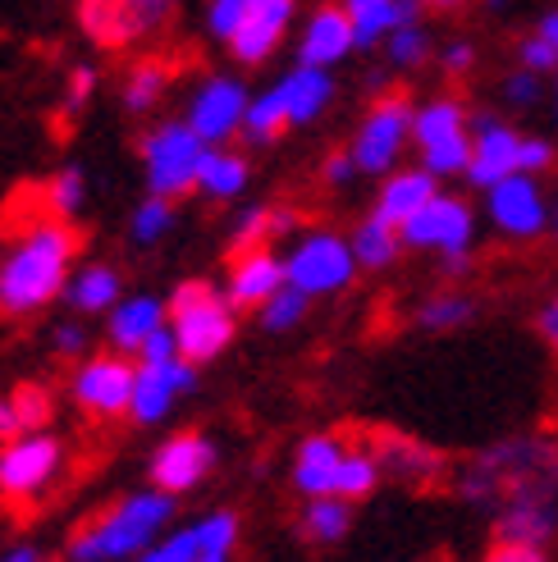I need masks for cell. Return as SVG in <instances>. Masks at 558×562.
Masks as SVG:
<instances>
[{"mask_svg":"<svg viewBox=\"0 0 558 562\" xmlns=\"http://www.w3.org/2000/svg\"><path fill=\"white\" fill-rule=\"evenodd\" d=\"M247 188H253V160H247L234 143L225 147H211L202 160V175H198V196L215 206H238Z\"/></svg>","mask_w":558,"mask_h":562,"instance_id":"30","label":"cell"},{"mask_svg":"<svg viewBox=\"0 0 558 562\" xmlns=\"http://www.w3.org/2000/svg\"><path fill=\"white\" fill-rule=\"evenodd\" d=\"M416 5H422V14H462L477 5V0H416Z\"/></svg>","mask_w":558,"mask_h":562,"instance_id":"50","label":"cell"},{"mask_svg":"<svg viewBox=\"0 0 558 562\" xmlns=\"http://www.w3.org/2000/svg\"><path fill=\"white\" fill-rule=\"evenodd\" d=\"M477 562H549V549H536V544H513V540H494Z\"/></svg>","mask_w":558,"mask_h":562,"instance_id":"47","label":"cell"},{"mask_svg":"<svg viewBox=\"0 0 558 562\" xmlns=\"http://www.w3.org/2000/svg\"><path fill=\"white\" fill-rule=\"evenodd\" d=\"M439 192V179L431 170H422V165H399V170H389L376 179V196H371V211L389 224H403L422 211L431 196Z\"/></svg>","mask_w":558,"mask_h":562,"instance_id":"26","label":"cell"},{"mask_svg":"<svg viewBox=\"0 0 558 562\" xmlns=\"http://www.w3.org/2000/svg\"><path fill=\"white\" fill-rule=\"evenodd\" d=\"M289 133V115L284 105H279L275 88H261L253 92V101H247V115H243V147H275L279 137Z\"/></svg>","mask_w":558,"mask_h":562,"instance_id":"38","label":"cell"},{"mask_svg":"<svg viewBox=\"0 0 558 562\" xmlns=\"http://www.w3.org/2000/svg\"><path fill=\"white\" fill-rule=\"evenodd\" d=\"M82 238L74 220L33 211L0 234V321H33L65 297Z\"/></svg>","mask_w":558,"mask_h":562,"instance_id":"2","label":"cell"},{"mask_svg":"<svg viewBox=\"0 0 558 562\" xmlns=\"http://www.w3.org/2000/svg\"><path fill=\"white\" fill-rule=\"evenodd\" d=\"M499 97H504L509 110L526 115V110H536V105L549 97V78H540V74H532V69L513 65V69L504 74V82H499Z\"/></svg>","mask_w":558,"mask_h":562,"instance_id":"42","label":"cell"},{"mask_svg":"<svg viewBox=\"0 0 558 562\" xmlns=\"http://www.w3.org/2000/svg\"><path fill=\"white\" fill-rule=\"evenodd\" d=\"M353 179H361V175H357V165H353L348 147H339V151H330V156L321 160V183H325V188H348Z\"/></svg>","mask_w":558,"mask_h":562,"instance_id":"48","label":"cell"},{"mask_svg":"<svg viewBox=\"0 0 558 562\" xmlns=\"http://www.w3.org/2000/svg\"><path fill=\"white\" fill-rule=\"evenodd\" d=\"M449 490L481 513L494 540L554 549L558 540V430H513L454 462Z\"/></svg>","mask_w":558,"mask_h":562,"instance_id":"1","label":"cell"},{"mask_svg":"<svg viewBox=\"0 0 558 562\" xmlns=\"http://www.w3.org/2000/svg\"><path fill=\"white\" fill-rule=\"evenodd\" d=\"M51 348L55 357H65V361H78V357H88V321L74 316V321H60L51 334Z\"/></svg>","mask_w":558,"mask_h":562,"instance_id":"46","label":"cell"},{"mask_svg":"<svg viewBox=\"0 0 558 562\" xmlns=\"http://www.w3.org/2000/svg\"><path fill=\"white\" fill-rule=\"evenodd\" d=\"M42 562H60V558H42Z\"/></svg>","mask_w":558,"mask_h":562,"instance_id":"55","label":"cell"},{"mask_svg":"<svg viewBox=\"0 0 558 562\" xmlns=\"http://www.w3.org/2000/svg\"><path fill=\"white\" fill-rule=\"evenodd\" d=\"M517 151H522V128H513V120L504 115H477L471 120V156L462 179L486 192L499 179L517 175Z\"/></svg>","mask_w":558,"mask_h":562,"instance_id":"20","label":"cell"},{"mask_svg":"<svg viewBox=\"0 0 558 562\" xmlns=\"http://www.w3.org/2000/svg\"><path fill=\"white\" fill-rule=\"evenodd\" d=\"M69 448L55 430H33L0 443V503L5 508H37L65 481Z\"/></svg>","mask_w":558,"mask_h":562,"instance_id":"7","label":"cell"},{"mask_svg":"<svg viewBox=\"0 0 558 562\" xmlns=\"http://www.w3.org/2000/svg\"><path fill=\"white\" fill-rule=\"evenodd\" d=\"M348 435L339 430H312L293 443V458H289V485L298 498H316V494H334L339 485V467L348 453Z\"/></svg>","mask_w":558,"mask_h":562,"instance_id":"22","label":"cell"},{"mask_svg":"<svg viewBox=\"0 0 558 562\" xmlns=\"http://www.w3.org/2000/svg\"><path fill=\"white\" fill-rule=\"evenodd\" d=\"M46 553L37 549V544H14V549H5L0 553V562H42Z\"/></svg>","mask_w":558,"mask_h":562,"instance_id":"52","label":"cell"},{"mask_svg":"<svg viewBox=\"0 0 558 562\" xmlns=\"http://www.w3.org/2000/svg\"><path fill=\"white\" fill-rule=\"evenodd\" d=\"M306 312H312V297L306 293H298L293 284H284L279 289L261 312H257V325L266 329V334H293L302 321H306Z\"/></svg>","mask_w":558,"mask_h":562,"instance_id":"41","label":"cell"},{"mask_svg":"<svg viewBox=\"0 0 558 562\" xmlns=\"http://www.w3.org/2000/svg\"><path fill=\"white\" fill-rule=\"evenodd\" d=\"M207 143L188 128V120H156L143 128L137 137V165H143V183L156 196H179L198 192V175H202V160H207Z\"/></svg>","mask_w":558,"mask_h":562,"instance_id":"8","label":"cell"},{"mask_svg":"<svg viewBox=\"0 0 558 562\" xmlns=\"http://www.w3.org/2000/svg\"><path fill=\"white\" fill-rule=\"evenodd\" d=\"M353 50H357L353 14L339 5V0H321V5L306 14L302 27H298V60L334 69V65H344Z\"/></svg>","mask_w":558,"mask_h":562,"instance_id":"23","label":"cell"},{"mask_svg":"<svg viewBox=\"0 0 558 562\" xmlns=\"http://www.w3.org/2000/svg\"><path fill=\"white\" fill-rule=\"evenodd\" d=\"M215 467H220V443L207 430H175V435H165L152 448L147 485L183 498L192 490H202L211 475H215Z\"/></svg>","mask_w":558,"mask_h":562,"instance_id":"17","label":"cell"},{"mask_svg":"<svg viewBox=\"0 0 558 562\" xmlns=\"http://www.w3.org/2000/svg\"><path fill=\"white\" fill-rule=\"evenodd\" d=\"M481 316V297L467 284H439L412 306V325L422 334H458Z\"/></svg>","mask_w":558,"mask_h":562,"instance_id":"31","label":"cell"},{"mask_svg":"<svg viewBox=\"0 0 558 562\" xmlns=\"http://www.w3.org/2000/svg\"><path fill=\"white\" fill-rule=\"evenodd\" d=\"M558 165V147L549 143V137H540V133H522V151H517V170L522 175H536V179H545L549 170Z\"/></svg>","mask_w":558,"mask_h":562,"instance_id":"45","label":"cell"},{"mask_svg":"<svg viewBox=\"0 0 558 562\" xmlns=\"http://www.w3.org/2000/svg\"><path fill=\"white\" fill-rule=\"evenodd\" d=\"M357 261H353V247L348 234L339 229H325V224H312V229H298L284 247V279L306 293L312 302L321 297H339L353 289L357 279Z\"/></svg>","mask_w":558,"mask_h":562,"instance_id":"10","label":"cell"},{"mask_svg":"<svg viewBox=\"0 0 558 562\" xmlns=\"http://www.w3.org/2000/svg\"><path fill=\"white\" fill-rule=\"evenodd\" d=\"M101 321H105V348L137 357L156 329L170 325V306H165V297H156V293H124Z\"/></svg>","mask_w":558,"mask_h":562,"instance_id":"25","label":"cell"},{"mask_svg":"<svg viewBox=\"0 0 558 562\" xmlns=\"http://www.w3.org/2000/svg\"><path fill=\"white\" fill-rule=\"evenodd\" d=\"M97 92H101V69L92 65V60H78L69 74H65V92H60V115L65 120H74V115H82L92 101H97Z\"/></svg>","mask_w":558,"mask_h":562,"instance_id":"43","label":"cell"},{"mask_svg":"<svg viewBox=\"0 0 558 562\" xmlns=\"http://www.w3.org/2000/svg\"><path fill=\"white\" fill-rule=\"evenodd\" d=\"M339 5L353 14V19H367L376 10H389V5H399V0H339Z\"/></svg>","mask_w":558,"mask_h":562,"instance_id":"51","label":"cell"},{"mask_svg":"<svg viewBox=\"0 0 558 562\" xmlns=\"http://www.w3.org/2000/svg\"><path fill=\"white\" fill-rule=\"evenodd\" d=\"M179 0H78L82 37L101 50H129L175 23Z\"/></svg>","mask_w":558,"mask_h":562,"instance_id":"11","label":"cell"},{"mask_svg":"<svg viewBox=\"0 0 558 562\" xmlns=\"http://www.w3.org/2000/svg\"><path fill=\"white\" fill-rule=\"evenodd\" d=\"M198 371L192 361L170 357V361H137V375H133V403H129V420L133 426H165L175 416V407L198 393Z\"/></svg>","mask_w":558,"mask_h":562,"instance_id":"19","label":"cell"},{"mask_svg":"<svg viewBox=\"0 0 558 562\" xmlns=\"http://www.w3.org/2000/svg\"><path fill=\"white\" fill-rule=\"evenodd\" d=\"M477 42H467V37H449V42H435V65H439V74L444 78H454V82H462V78H471L477 74Z\"/></svg>","mask_w":558,"mask_h":562,"instance_id":"44","label":"cell"},{"mask_svg":"<svg viewBox=\"0 0 558 562\" xmlns=\"http://www.w3.org/2000/svg\"><path fill=\"white\" fill-rule=\"evenodd\" d=\"M302 229V220L289 202H247L230 220V251L243 247H275Z\"/></svg>","mask_w":558,"mask_h":562,"instance_id":"28","label":"cell"},{"mask_svg":"<svg viewBox=\"0 0 558 562\" xmlns=\"http://www.w3.org/2000/svg\"><path fill=\"white\" fill-rule=\"evenodd\" d=\"M486 220L504 243H536L554 234V206L536 175H509L486 188Z\"/></svg>","mask_w":558,"mask_h":562,"instance_id":"15","label":"cell"},{"mask_svg":"<svg viewBox=\"0 0 558 562\" xmlns=\"http://www.w3.org/2000/svg\"><path fill=\"white\" fill-rule=\"evenodd\" d=\"M554 234H558V211H554Z\"/></svg>","mask_w":558,"mask_h":562,"instance_id":"54","label":"cell"},{"mask_svg":"<svg viewBox=\"0 0 558 562\" xmlns=\"http://www.w3.org/2000/svg\"><path fill=\"white\" fill-rule=\"evenodd\" d=\"M302 0H207V33L220 42L238 69L270 65L298 27Z\"/></svg>","mask_w":558,"mask_h":562,"instance_id":"4","label":"cell"},{"mask_svg":"<svg viewBox=\"0 0 558 562\" xmlns=\"http://www.w3.org/2000/svg\"><path fill=\"white\" fill-rule=\"evenodd\" d=\"M380 55H384V65L394 74H416V69H426L435 60V33L422 19H412V23L394 27V33L380 42Z\"/></svg>","mask_w":558,"mask_h":562,"instance_id":"35","label":"cell"},{"mask_svg":"<svg viewBox=\"0 0 558 562\" xmlns=\"http://www.w3.org/2000/svg\"><path fill=\"white\" fill-rule=\"evenodd\" d=\"M247 101H253V92H247V82L238 74H207L198 88L188 92L183 120L207 147H225L243 133Z\"/></svg>","mask_w":558,"mask_h":562,"instance_id":"18","label":"cell"},{"mask_svg":"<svg viewBox=\"0 0 558 562\" xmlns=\"http://www.w3.org/2000/svg\"><path fill=\"white\" fill-rule=\"evenodd\" d=\"M175 220H179V202L147 192L129 215V243L133 247H160L165 238L175 234Z\"/></svg>","mask_w":558,"mask_h":562,"instance_id":"39","label":"cell"},{"mask_svg":"<svg viewBox=\"0 0 558 562\" xmlns=\"http://www.w3.org/2000/svg\"><path fill=\"white\" fill-rule=\"evenodd\" d=\"M399 234H403L408 251H431L435 261H444V257H467V251H477L481 220H477V206H471L462 192L439 188Z\"/></svg>","mask_w":558,"mask_h":562,"instance_id":"13","label":"cell"},{"mask_svg":"<svg viewBox=\"0 0 558 562\" xmlns=\"http://www.w3.org/2000/svg\"><path fill=\"white\" fill-rule=\"evenodd\" d=\"M243 517L234 508H211L183 526H170L165 536L129 562H238Z\"/></svg>","mask_w":558,"mask_h":562,"instance_id":"14","label":"cell"},{"mask_svg":"<svg viewBox=\"0 0 558 562\" xmlns=\"http://www.w3.org/2000/svg\"><path fill=\"white\" fill-rule=\"evenodd\" d=\"M513 55H517L522 69H532L540 78L558 74V5H549L532 27H526V33L517 37V46H513Z\"/></svg>","mask_w":558,"mask_h":562,"instance_id":"37","label":"cell"},{"mask_svg":"<svg viewBox=\"0 0 558 562\" xmlns=\"http://www.w3.org/2000/svg\"><path fill=\"white\" fill-rule=\"evenodd\" d=\"M175 88V65L160 60V55H143L124 69V82H120V105L129 110L133 120H147L160 110V101L170 97Z\"/></svg>","mask_w":558,"mask_h":562,"instance_id":"32","label":"cell"},{"mask_svg":"<svg viewBox=\"0 0 558 562\" xmlns=\"http://www.w3.org/2000/svg\"><path fill=\"white\" fill-rule=\"evenodd\" d=\"M88 196H92V179L82 165H60L46 183H42V211L46 215H60V220H78L88 211Z\"/></svg>","mask_w":558,"mask_h":562,"instance_id":"36","label":"cell"},{"mask_svg":"<svg viewBox=\"0 0 558 562\" xmlns=\"http://www.w3.org/2000/svg\"><path fill=\"white\" fill-rule=\"evenodd\" d=\"M133 375L137 361L101 348L74 361L69 371V403L88 416V420H129V403H133Z\"/></svg>","mask_w":558,"mask_h":562,"instance_id":"12","label":"cell"},{"mask_svg":"<svg viewBox=\"0 0 558 562\" xmlns=\"http://www.w3.org/2000/svg\"><path fill=\"white\" fill-rule=\"evenodd\" d=\"M348 247H353V261L357 270H367V274H384V270H394L399 257H403V234H399V224H389L380 220L376 211L361 215L353 229H348Z\"/></svg>","mask_w":558,"mask_h":562,"instance_id":"33","label":"cell"},{"mask_svg":"<svg viewBox=\"0 0 558 562\" xmlns=\"http://www.w3.org/2000/svg\"><path fill=\"white\" fill-rule=\"evenodd\" d=\"M471 120H477V110L458 92H435L426 101H416V115H412L416 165L431 170L435 179H462L471 156Z\"/></svg>","mask_w":558,"mask_h":562,"instance_id":"6","label":"cell"},{"mask_svg":"<svg viewBox=\"0 0 558 562\" xmlns=\"http://www.w3.org/2000/svg\"><path fill=\"white\" fill-rule=\"evenodd\" d=\"M536 339L549 348V357H558V293H549L540 306H536Z\"/></svg>","mask_w":558,"mask_h":562,"instance_id":"49","label":"cell"},{"mask_svg":"<svg viewBox=\"0 0 558 562\" xmlns=\"http://www.w3.org/2000/svg\"><path fill=\"white\" fill-rule=\"evenodd\" d=\"M175 517H179L175 494H165L156 485L129 490L69 530L65 558L69 562H129L137 553H147L175 526Z\"/></svg>","mask_w":558,"mask_h":562,"instance_id":"3","label":"cell"},{"mask_svg":"<svg viewBox=\"0 0 558 562\" xmlns=\"http://www.w3.org/2000/svg\"><path fill=\"white\" fill-rule=\"evenodd\" d=\"M361 439H367V448L376 453L384 485H399V490H412V494L449 485L454 462L444 458L435 443L416 439V435H403V430H367Z\"/></svg>","mask_w":558,"mask_h":562,"instance_id":"16","label":"cell"},{"mask_svg":"<svg viewBox=\"0 0 558 562\" xmlns=\"http://www.w3.org/2000/svg\"><path fill=\"white\" fill-rule=\"evenodd\" d=\"M120 297H124V274L115 266L110 261H78L60 302L69 306V316L92 321V316H105Z\"/></svg>","mask_w":558,"mask_h":562,"instance_id":"29","label":"cell"},{"mask_svg":"<svg viewBox=\"0 0 558 562\" xmlns=\"http://www.w3.org/2000/svg\"><path fill=\"white\" fill-rule=\"evenodd\" d=\"M55 420V393L46 384H14L10 393H0V443L33 435V430H51Z\"/></svg>","mask_w":558,"mask_h":562,"instance_id":"34","label":"cell"},{"mask_svg":"<svg viewBox=\"0 0 558 562\" xmlns=\"http://www.w3.org/2000/svg\"><path fill=\"white\" fill-rule=\"evenodd\" d=\"M380 485H384V475H380L376 453L367 448V439H353V443H348V453H344L339 485H334V494L348 498V503H361V498H371Z\"/></svg>","mask_w":558,"mask_h":562,"instance_id":"40","label":"cell"},{"mask_svg":"<svg viewBox=\"0 0 558 562\" xmlns=\"http://www.w3.org/2000/svg\"><path fill=\"white\" fill-rule=\"evenodd\" d=\"M284 251L275 247H243V251H230V266H225V297L238 306V312H261V306L284 289Z\"/></svg>","mask_w":558,"mask_h":562,"instance_id":"21","label":"cell"},{"mask_svg":"<svg viewBox=\"0 0 558 562\" xmlns=\"http://www.w3.org/2000/svg\"><path fill=\"white\" fill-rule=\"evenodd\" d=\"M170 306V334L179 344V357L192 367H211L238 339V306L225 297V289L211 279H183L165 297Z\"/></svg>","mask_w":558,"mask_h":562,"instance_id":"5","label":"cell"},{"mask_svg":"<svg viewBox=\"0 0 558 562\" xmlns=\"http://www.w3.org/2000/svg\"><path fill=\"white\" fill-rule=\"evenodd\" d=\"M549 110H554V124H558V74L549 78Z\"/></svg>","mask_w":558,"mask_h":562,"instance_id":"53","label":"cell"},{"mask_svg":"<svg viewBox=\"0 0 558 562\" xmlns=\"http://www.w3.org/2000/svg\"><path fill=\"white\" fill-rule=\"evenodd\" d=\"M353 521H357V503L339 494H316V498H302V508L293 517V536L306 549H339L353 536Z\"/></svg>","mask_w":558,"mask_h":562,"instance_id":"27","label":"cell"},{"mask_svg":"<svg viewBox=\"0 0 558 562\" xmlns=\"http://www.w3.org/2000/svg\"><path fill=\"white\" fill-rule=\"evenodd\" d=\"M412 115H416V101L399 88L376 92L367 101V110H361V120L348 137V156L361 179H380L403 165V156L412 151Z\"/></svg>","mask_w":558,"mask_h":562,"instance_id":"9","label":"cell"},{"mask_svg":"<svg viewBox=\"0 0 558 562\" xmlns=\"http://www.w3.org/2000/svg\"><path fill=\"white\" fill-rule=\"evenodd\" d=\"M275 97L279 105H284V115H289V128H312L325 120V110L334 105V97H339V88H334V74L321 69V65H293L284 69L275 82Z\"/></svg>","mask_w":558,"mask_h":562,"instance_id":"24","label":"cell"}]
</instances>
